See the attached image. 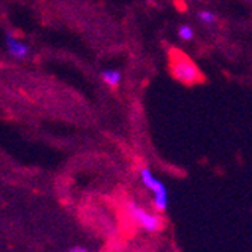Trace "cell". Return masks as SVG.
Wrapping results in <instances>:
<instances>
[{"mask_svg":"<svg viewBox=\"0 0 252 252\" xmlns=\"http://www.w3.org/2000/svg\"><path fill=\"white\" fill-rule=\"evenodd\" d=\"M169 70L178 82L185 85H195L204 80L198 65L189 56L175 49L169 50Z\"/></svg>","mask_w":252,"mask_h":252,"instance_id":"cell-1","label":"cell"},{"mask_svg":"<svg viewBox=\"0 0 252 252\" xmlns=\"http://www.w3.org/2000/svg\"><path fill=\"white\" fill-rule=\"evenodd\" d=\"M157 213H151L142 209L141 205H137L136 202L126 204V215L130 219V222L136 226L142 228L147 233H158L165 226L163 218Z\"/></svg>","mask_w":252,"mask_h":252,"instance_id":"cell-2","label":"cell"},{"mask_svg":"<svg viewBox=\"0 0 252 252\" xmlns=\"http://www.w3.org/2000/svg\"><path fill=\"white\" fill-rule=\"evenodd\" d=\"M139 178H141L142 185L153 195V207L156 209V212H158V213L165 212L168 207V202H169V196H168V190L163 183L154 177V174L151 172V169L148 166L139 168Z\"/></svg>","mask_w":252,"mask_h":252,"instance_id":"cell-3","label":"cell"},{"mask_svg":"<svg viewBox=\"0 0 252 252\" xmlns=\"http://www.w3.org/2000/svg\"><path fill=\"white\" fill-rule=\"evenodd\" d=\"M6 47H8L9 55H12L17 59H23V58H26L29 55L28 45L25 42H21V41H17L11 35H6Z\"/></svg>","mask_w":252,"mask_h":252,"instance_id":"cell-4","label":"cell"},{"mask_svg":"<svg viewBox=\"0 0 252 252\" xmlns=\"http://www.w3.org/2000/svg\"><path fill=\"white\" fill-rule=\"evenodd\" d=\"M101 79L109 86H118L121 79H123V76H121V73L118 70H104L101 73Z\"/></svg>","mask_w":252,"mask_h":252,"instance_id":"cell-5","label":"cell"},{"mask_svg":"<svg viewBox=\"0 0 252 252\" xmlns=\"http://www.w3.org/2000/svg\"><path fill=\"white\" fill-rule=\"evenodd\" d=\"M198 20L201 23H204V25H213V23L216 21V17L210 11H199L198 12Z\"/></svg>","mask_w":252,"mask_h":252,"instance_id":"cell-6","label":"cell"},{"mask_svg":"<svg viewBox=\"0 0 252 252\" xmlns=\"http://www.w3.org/2000/svg\"><path fill=\"white\" fill-rule=\"evenodd\" d=\"M193 35H195V32H193V29L190 28V26H181L180 29H178V36L183 39V41H190L192 38H193Z\"/></svg>","mask_w":252,"mask_h":252,"instance_id":"cell-7","label":"cell"},{"mask_svg":"<svg viewBox=\"0 0 252 252\" xmlns=\"http://www.w3.org/2000/svg\"><path fill=\"white\" fill-rule=\"evenodd\" d=\"M70 251H71V252H86L88 249H86L85 246H73Z\"/></svg>","mask_w":252,"mask_h":252,"instance_id":"cell-8","label":"cell"},{"mask_svg":"<svg viewBox=\"0 0 252 252\" xmlns=\"http://www.w3.org/2000/svg\"><path fill=\"white\" fill-rule=\"evenodd\" d=\"M181 2H183V0H181ZM192 2H198V0H192Z\"/></svg>","mask_w":252,"mask_h":252,"instance_id":"cell-9","label":"cell"}]
</instances>
